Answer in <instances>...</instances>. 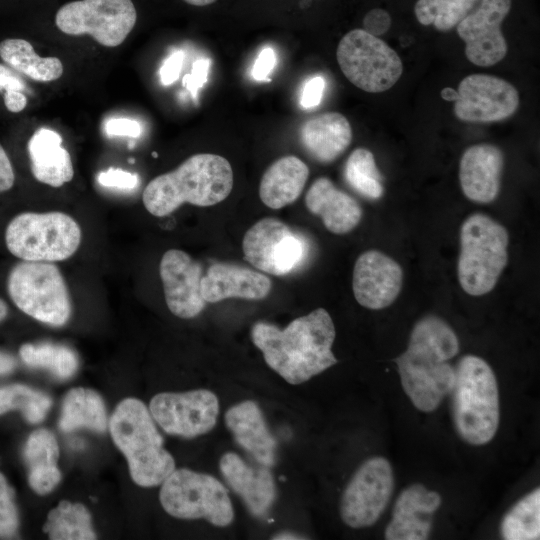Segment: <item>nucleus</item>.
Instances as JSON below:
<instances>
[{"instance_id": "obj_52", "label": "nucleus", "mask_w": 540, "mask_h": 540, "mask_svg": "<svg viewBox=\"0 0 540 540\" xmlns=\"http://www.w3.org/2000/svg\"><path fill=\"white\" fill-rule=\"evenodd\" d=\"M153 157H157V153L153 152Z\"/></svg>"}, {"instance_id": "obj_21", "label": "nucleus", "mask_w": 540, "mask_h": 540, "mask_svg": "<svg viewBox=\"0 0 540 540\" xmlns=\"http://www.w3.org/2000/svg\"><path fill=\"white\" fill-rule=\"evenodd\" d=\"M271 280L250 268L214 263L202 276L200 289L205 302L216 303L227 298L260 300L268 296Z\"/></svg>"}, {"instance_id": "obj_4", "label": "nucleus", "mask_w": 540, "mask_h": 540, "mask_svg": "<svg viewBox=\"0 0 540 540\" xmlns=\"http://www.w3.org/2000/svg\"><path fill=\"white\" fill-rule=\"evenodd\" d=\"M114 444L128 462L131 479L141 487H154L175 470L172 455L163 447L153 417L145 404L126 398L115 408L109 421Z\"/></svg>"}, {"instance_id": "obj_31", "label": "nucleus", "mask_w": 540, "mask_h": 540, "mask_svg": "<svg viewBox=\"0 0 540 540\" xmlns=\"http://www.w3.org/2000/svg\"><path fill=\"white\" fill-rule=\"evenodd\" d=\"M43 531L52 540L96 539L89 510L81 503L61 501L48 515Z\"/></svg>"}, {"instance_id": "obj_43", "label": "nucleus", "mask_w": 540, "mask_h": 540, "mask_svg": "<svg viewBox=\"0 0 540 540\" xmlns=\"http://www.w3.org/2000/svg\"><path fill=\"white\" fill-rule=\"evenodd\" d=\"M105 129L108 135L132 138L139 137L142 132L140 123L129 118H111L107 121Z\"/></svg>"}, {"instance_id": "obj_8", "label": "nucleus", "mask_w": 540, "mask_h": 540, "mask_svg": "<svg viewBox=\"0 0 540 540\" xmlns=\"http://www.w3.org/2000/svg\"><path fill=\"white\" fill-rule=\"evenodd\" d=\"M7 290L17 308L35 320L59 327L70 319L69 290L61 271L51 262L17 263L8 274Z\"/></svg>"}, {"instance_id": "obj_13", "label": "nucleus", "mask_w": 540, "mask_h": 540, "mask_svg": "<svg viewBox=\"0 0 540 540\" xmlns=\"http://www.w3.org/2000/svg\"><path fill=\"white\" fill-rule=\"evenodd\" d=\"M393 486L392 468L385 458L366 460L343 492L340 503L343 522L352 528L373 525L387 507Z\"/></svg>"}, {"instance_id": "obj_12", "label": "nucleus", "mask_w": 540, "mask_h": 540, "mask_svg": "<svg viewBox=\"0 0 540 540\" xmlns=\"http://www.w3.org/2000/svg\"><path fill=\"white\" fill-rule=\"evenodd\" d=\"M244 258L263 272L287 275L306 261L310 247L307 239L275 218H263L244 235Z\"/></svg>"}, {"instance_id": "obj_20", "label": "nucleus", "mask_w": 540, "mask_h": 540, "mask_svg": "<svg viewBox=\"0 0 540 540\" xmlns=\"http://www.w3.org/2000/svg\"><path fill=\"white\" fill-rule=\"evenodd\" d=\"M441 496L421 484L405 488L398 496L386 527L388 540H423L431 531L430 516L439 508Z\"/></svg>"}, {"instance_id": "obj_17", "label": "nucleus", "mask_w": 540, "mask_h": 540, "mask_svg": "<svg viewBox=\"0 0 540 540\" xmlns=\"http://www.w3.org/2000/svg\"><path fill=\"white\" fill-rule=\"evenodd\" d=\"M202 272L201 265L182 250L170 249L163 254L159 274L167 307L175 316L190 319L204 309Z\"/></svg>"}, {"instance_id": "obj_18", "label": "nucleus", "mask_w": 540, "mask_h": 540, "mask_svg": "<svg viewBox=\"0 0 540 540\" xmlns=\"http://www.w3.org/2000/svg\"><path fill=\"white\" fill-rule=\"evenodd\" d=\"M402 278V268L391 257L377 250L363 252L353 269L355 299L368 309L388 307L401 291Z\"/></svg>"}, {"instance_id": "obj_35", "label": "nucleus", "mask_w": 540, "mask_h": 540, "mask_svg": "<svg viewBox=\"0 0 540 540\" xmlns=\"http://www.w3.org/2000/svg\"><path fill=\"white\" fill-rule=\"evenodd\" d=\"M52 405L51 398L32 387L12 384L0 387V415L18 410L31 424L42 422Z\"/></svg>"}, {"instance_id": "obj_6", "label": "nucleus", "mask_w": 540, "mask_h": 540, "mask_svg": "<svg viewBox=\"0 0 540 540\" xmlns=\"http://www.w3.org/2000/svg\"><path fill=\"white\" fill-rule=\"evenodd\" d=\"M509 235L484 214L470 215L461 226L457 273L462 289L472 296L490 292L504 270Z\"/></svg>"}, {"instance_id": "obj_51", "label": "nucleus", "mask_w": 540, "mask_h": 540, "mask_svg": "<svg viewBox=\"0 0 540 540\" xmlns=\"http://www.w3.org/2000/svg\"><path fill=\"white\" fill-rule=\"evenodd\" d=\"M8 314V307L4 300L0 298V321L4 320Z\"/></svg>"}, {"instance_id": "obj_7", "label": "nucleus", "mask_w": 540, "mask_h": 540, "mask_svg": "<svg viewBox=\"0 0 540 540\" xmlns=\"http://www.w3.org/2000/svg\"><path fill=\"white\" fill-rule=\"evenodd\" d=\"M81 239L78 222L59 211L18 214L5 231L7 249L22 261L66 260L78 250Z\"/></svg>"}, {"instance_id": "obj_48", "label": "nucleus", "mask_w": 540, "mask_h": 540, "mask_svg": "<svg viewBox=\"0 0 540 540\" xmlns=\"http://www.w3.org/2000/svg\"><path fill=\"white\" fill-rule=\"evenodd\" d=\"M440 95L446 101H455L457 91L451 87H445L441 90Z\"/></svg>"}, {"instance_id": "obj_37", "label": "nucleus", "mask_w": 540, "mask_h": 540, "mask_svg": "<svg viewBox=\"0 0 540 540\" xmlns=\"http://www.w3.org/2000/svg\"><path fill=\"white\" fill-rule=\"evenodd\" d=\"M19 514L13 488L0 472V539H14L18 536Z\"/></svg>"}, {"instance_id": "obj_39", "label": "nucleus", "mask_w": 540, "mask_h": 540, "mask_svg": "<svg viewBox=\"0 0 540 540\" xmlns=\"http://www.w3.org/2000/svg\"><path fill=\"white\" fill-rule=\"evenodd\" d=\"M98 183L107 188H116L120 190H132L139 183V177L121 168L110 167L98 174Z\"/></svg>"}, {"instance_id": "obj_33", "label": "nucleus", "mask_w": 540, "mask_h": 540, "mask_svg": "<svg viewBox=\"0 0 540 540\" xmlns=\"http://www.w3.org/2000/svg\"><path fill=\"white\" fill-rule=\"evenodd\" d=\"M481 0H416L413 11L423 26H433L437 31L448 32L471 13Z\"/></svg>"}, {"instance_id": "obj_44", "label": "nucleus", "mask_w": 540, "mask_h": 540, "mask_svg": "<svg viewBox=\"0 0 540 540\" xmlns=\"http://www.w3.org/2000/svg\"><path fill=\"white\" fill-rule=\"evenodd\" d=\"M276 65V55L272 48H264L258 55L254 66L252 75L257 81H270L268 78Z\"/></svg>"}, {"instance_id": "obj_38", "label": "nucleus", "mask_w": 540, "mask_h": 540, "mask_svg": "<svg viewBox=\"0 0 540 540\" xmlns=\"http://www.w3.org/2000/svg\"><path fill=\"white\" fill-rule=\"evenodd\" d=\"M25 82L10 68L0 64V93L6 108L13 113L24 110L27 105Z\"/></svg>"}, {"instance_id": "obj_25", "label": "nucleus", "mask_w": 540, "mask_h": 540, "mask_svg": "<svg viewBox=\"0 0 540 540\" xmlns=\"http://www.w3.org/2000/svg\"><path fill=\"white\" fill-rule=\"evenodd\" d=\"M27 150L34 178L51 187H61L70 182L74 168L69 152L62 146L59 133L40 128L30 137Z\"/></svg>"}, {"instance_id": "obj_30", "label": "nucleus", "mask_w": 540, "mask_h": 540, "mask_svg": "<svg viewBox=\"0 0 540 540\" xmlns=\"http://www.w3.org/2000/svg\"><path fill=\"white\" fill-rule=\"evenodd\" d=\"M0 57L23 75L39 82L57 80L63 64L57 57H40L32 44L24 39L8 38L0 42Z\"/></svg>"}, {"instance_id": "obj_16", "label": "nucleus", "mask_w": 540, "mask_h": 540, "mask_svg": "<svg viewBox=\"0 0 540 540\" xmlns=\"http://www.w3.org/2000/svg\"><path fill=\"white\" fill-rule=\"evenodd\" d=\"M511 9L512 0H481L456 26L471 63L488 67L504 59L508 47L501 26Z\"/></svg>"}, {"instance_id": "obj_41", "label": "nucleus", "mask_w": 540, "mask_h": 540, "mask_svg": "<svg viewBox=\"0 0 540 540\" xmlns=\"http://www.w3.org/2000/svg\"><path fill=\"white\" fill-rule=\"evenodd\" d=\"M392 25L390 14L382 8L368 11L363 18V29L373 36L385 34Z\"/></svg>"}, {"instance_id": "obj_10", "label": "nucleus", "mask_w": 540, "mask_h": 540, "mask_svg": "<svg viewBox=\"0 0 540 540\" xmlns=\"http://www.w3.org/2000/svg\"><path fill=\"white\" fill-rule=\"evenodd\" d=\"M336 58L344 76L354 86L369 93L390 89L403 72L396 51L361 28L353 29L341 38Z\"/></svg>"}, {"instance_id": "obj_29", "label": "nucleus", "mask_w": 540, "mask_h": 540, "mask_svg": "<svg viewBox=\"0 0 540 540\" xmlns=\"http://www.w3.org/2000/svg\"><path fill=\"white\" fill-rule=\"evenodd\" d=\"M107 424L105 404L96 391L77 387L67 392L62 402L58 423L62 432L88 428L97 433H104Z\"/></svg>"}, {"instance_id": "obj_42", "label": "nucleus", "mask_w": 540, "mask_h": 540, "mask_svg": "<svg viewBox=\"0 0 540 540\" xmlns=\"http://www.w3.org/2000/svg\"><path fill=\"white\" fill-rule=\"evenodd\" d=\"M325 89V80L321 76L309 79L302 90L301 105L303 108H313L320 104Z\"/></svg>"}, {"instance_id": "obj_2", "label": "nucleus", "mask_w": 540, "mask_h": 540, "mask_svg": "<svg viewBox=\"0 0 540 540\" xmlns=\"http://www.w3.org/2000/svg\"><path fill=\"white\" fill-rule=\"evenodd\" d=\"M458 350L455 332L441 318L426 316L415 324L406 351L394 361L402 387L417 409L431 412L451 393L455 369L448 361Z\"/></svg>"}, {"instance_id": "obj_14", "label": "nucleus", "mask_w": 540, "mask_h": 540, "mask_svg": "<svg viewBox=\"0 0 540 540\" xmlns=\"http://www.w3.org/2000/svg\"><path fill=\"white\" fill-rule=\"evenodd\" d=\"M149 411L167 434L194 438L215 427L219 401L207 389L182 393L163 392L151 399Z\"/></svg>"}, {"instance_id": "obj_23", "label": "nucleus", "mask_w": 540, "mask_h": 540, "mask_svg": "<svg viewBox=\"0 0 540 540\" xmlns=\"http://www.w3.org/2000/svg\"><path fill=\"white\" fill-rule=\"evenodd\" d=\"M224 418L235 441L259 464L266 467L275 464L277 443L256 402L245 400L235 404Z\"/></svg>"}, {"instance_id": "obj_22", "label": "nucleus", "mask_w": 540, "mask_h": 540, "mask_svg": "<svg viewBox=\"0 0 540 540\" xmlns=\"http://www.w3.org/2000/svg\"><path fill=\"white\" fill-rule=\"evenodd\" d=\"M219 468L228 485L242 498L253 516L262 517L269 511L276 498V486L267 469L249 466L234 452L222 455Z\"/></svg>"}, {"instance_id": "obj_15", "label": "nucleus", "mask_w": 540, "mask_h": 540, "mask_svg": "<svg viewBox=\"0 0 540 540\" xmlns=\"http://www.w3.org/2000/svg\"><path fill=\"white\" fill-rule=\"evenodd\" d=\"M519 102L517 89L508 81L488 74H471L458 85L454 114L465 122H496L512 116Z\"/></svg>"}, {"instance_id": "obj_36", "label": "nucleus", "mask_w": 540, "mask_h": 540, "mask_svg": "<svg viewBox=\"0 0 540 540\" xmlns=\"http://www.w3.org/2000/svg\"><path fill=\"white\" fill-rule=\"evenodd\" d=\"M344 176L347 183L366 198L379 199L383 195V177L368 149L357 148L350 154L345 163Z\"/></svg>"}, {"instance_id": "obj_26", "label": "nucleus", "mask_w": 540, "mask_h": 540, "mask_svg": "<svg viewBox=\"0 0 540 540\" xmlns=\"http://www.w3.org/2000/svg\"><path fill=\"white\" fill-rule=\"evenodd\" d=\"M306 152L321 163H330L350 145L352 129L347 118L338 112H327L306 120L299 131Z\"/></svg>"}, {"instance_id": "obj_24", "label": "nucleus", "mask_w": 540, "mask_h": 540, "mask_svg": "<svg viewBox=\"0 0 540 540\" xmlns=\"http://www.w3.org/2000/svg\"><path fill=\"white\" fill-rule=\"evenodd\" d=\"M305 205L322 219L328 231L338 235L353 230L362 218L359 203L327 177L317 178L312 183L305 195Z\"/></svg>"}, {"instance_id": "obj_28", "label": "nucleus", "mask_w": 540, "mask_h": 540, "mask_svg": "<svg viewBox=\"0 0 540 540\" xmlns=\"http://www.w3.org/2000/svg\"><path fill=\"white\" fill-rule=\"evenodd\" d=\"M23 458L32 490L39 495L53 491L61 481L57 467L59 447L54 434L43 428L33 431L24 445Z\"/></svg>"}, {"instance_id": "obj_40", "label": "nucleus", "mask_w": 540, "mask_h": 540, "mask_svg": "<svg viewBox=\"0 0 540 540\" xmlns=\"http://www.w3.org/2000/svg\"><path fill=\"white\" fill-rule=\"evenodd\" d=\"M209 67V59H198L192 64L191 73L186 74L183 77L182 85L191 93L194 100L197 99V91L199 88L207 81Z\"/></svg>"}, {"instance_id": "obj_49", "label": "nucleus", "mask_w": 540, "mask_h": 540, "mask_svg": "<svg viewBox=\"0 0 540 540\" xmlns=\"http://www.w3.org/2000/svg\"><path fill=\"white\" fill-rule=\"evenodd\" d=\"M272 539H279V540L292 539L293 540V539H305V538L292 532H281V533L276 534L274 537H272Z\"/></svg>"}, {"instance_id": "obj_47", "label": "nucleus", "mask_w": 540, "mask_h": 540, "mask_svg": "<svg viewBox=\"0 0 540 540\" xmlns=\"http://www.w3.org/2000/svg\"><path fill=\"white\" fill-rule=\"evenodd\" d=\"M16 364L13 356L0 351V375L11 373L15 369Z\"/></svg>"}, {"instance_id": "obj_32", "label": "nucleus", "mask_w": 540, "mask_h": 540, "mask_svg": "<svg viewBox=\"0 0 540 540\" xmlns=\"http://www.w3.org/2000/svg\"><path fill=\"white\" fill-rule=\"evenodd\" d=\"M19 355L26 365L46 369L59 379L72 377L79 365L74 350L66 345L51 342L24 344L19 349Z\"/></svg>"}, {"instance_id": "obj_34", "label": "nucleus", "mask_w": 540, "mask_h": 540, "mask_svg": "<svg viewBox=\"0 0 540 540\" xmlns=\"http://www.w3.org/2000/svg\"><path fill=\"white\" fill-rule=\"evenodd\" d=\"M501 535L506 540L540 538V489L521 498L504 516Z\"/></svg>"}, {"instance_id": "obj_46", "label": "nucleus", "mask_w": 540, "mask_h": 540, "mask_svg": "<svg viewBox=\"0 0 540 540\" xmlns=\"http://www.w3.org/2000/svg\"><path fill=\"white\" fill-rule=\"evenodd\" d=\"M15 181L12 163L0 144V193L10 190Z\"/></svg>"}, {"instance_id": "obj_1", "label": "nucleus", "mask_w": 540, "mask_h": 540, "mask_svg": "<svg viewBox=\"0 0 540 540\" xmlns=\"http://www.w3.org/2000/svg\"><path fill=\"white\" fill-rule=\"evenodd\" d=\"M251 338L267 365L293 385L306 382L337 363L331 350L334 323L323 308L294 319L283 330L258 321L252 326Z\"/></svg>"}, {"instance_id": "obj_27", "label": "nucleus", "mask_w": 540, "mask_h": 540, "mask_svg": "<svg viewBox=\"0 0 540 540\" xmlns=\"http://www.w3.org/2000/svg\"><path fill=\"white\" fill-rule=\"evenodd\" d=\"M309 176L308 166L298 157L284 156L264 172L260 185L261 201L271 209L283 208L301 195Z\"/></svg>"}, {"instance_id": "obj_5", "label": "nucleus", "mask_w": 540, "mask_h": 540, "mask_svg": "<svg viewBox=\"0 0 540 540\" xmlns=\"http://www.w3.org/2000/svg\"><path fill=\"white\" fill-rule=\"evenodd\" d=\"M453 418L463 440L488 443L499 425V395L491 367L475 355L462 357L455 369Z\"/></svg>"}, {"instance_id": "obj_9", "label": "nucleus", "mask_w": 540, "mask_h": 540, "mask_svg": "<svg viewBox=\"0 0 540 540\" xmlns=\"http://www.w3.org/2000/svg\"><path fill=\"white\" fill-rule=\"evenodd\" d=\"M161 485L159 500L169 515L179 519H205L218 527L232 523L231 500L215 477L181 468L175 469Z\"/></svg>"}, {"instance_id": "obj_19", "label": "nucleus", "mask_w": 540, "mask_h": 540, "mask_svg": "<svg viewBox=\"0 0 540 540\" xmlns=\"http://www.w3.org/2000/svg\"><path fill=\"white\" fill-rule=\"evenodd\" d=\"M504 168L502 150L488 143L470 146L460 160L459 179L463 194L477 203H490L500 191Z\"/></svg>"}, {"instance_id": "obj_3", "label": "nucleus", "mask_w": 540, "mask_h": 540, "mask_svg": "<svg viewBox=\"0 0 540 540\" xmlns=\"http://www.w3.org/2000/svg\"><path fill=\"white\" fill-rule=\"evenodd\" d=\"M233 187V171L228 160L210 153L195 154L175 170L152 179L142 201L146 210L164 217L183 203L206 207L220 203Z\"/></svg>"}, {"instance_id": "obj_45", "label": "nucleus", "mask_w": 540, "mask_h": 540, "mask_svg": "<svg viewBox=\"0 0 540 540\" xmlns=\"http://www.w3.org/2000/svg\"><path fill=\"white\" fill-rule=\"evenodd\" d=\"M183 60L184 53L182 51H176L164 61L159 71L163 85H171L179 78Z\"/></svg>"}, {"instance_id": "obj_11", "label": "nucleus", "mask_w": 540, "mask_h": 540, "mask_svg": "<svg viewBox=\"0 0 540 540\" xmlns=\"http://www.w3.org/2000/svg\"><path fill=\"white\" fill-rule=\"evenodd\" d=\"M137 20L132 0H78L66 3L56 13L57 28L68 35H90L105 47L124 42Z\"/></svg>"}, {"instance_id": "obj_50", "label": "nucleus", "mask_w": 540, "mask_h": 540, "mask_svg": "<svg viewBox=\"0 0 540 540\" xmlns=\"http://www.w3.org/2000/svg\"><path fill=\"white\" fill-rule=\"evenodd\" d=\"M184 1L190 5L201 7V6L210 5L216 2L217 0H184Z\"/></svg>"}]
</instances>
